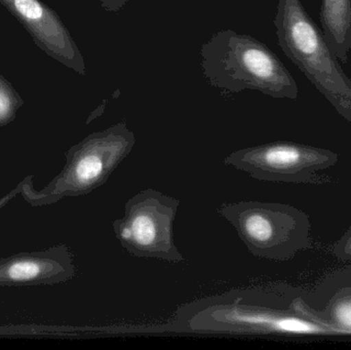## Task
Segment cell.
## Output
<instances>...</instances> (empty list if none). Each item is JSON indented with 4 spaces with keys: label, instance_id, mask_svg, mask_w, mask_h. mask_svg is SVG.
Instances as JSON below:
<instances>
[{
    "label": "cell",
    "instance_id": "cell-1",
    "mask_svg": "<svg viewBox=\"0 0 351 350\" xmlns=\"http://www.w3.org/2000/svg\"><path fill=\"white\" fill-rule=\"evenodd\" d=\"M200 57L204 77L223 92L250 90L276 99L298 98L292 74L269 47L250 35L219 31L202 45Z\"/></svg>",
    "mask_w": 351,
    "mask_h": 350
},
{
    "label": "cell",
    "instance_id": "cell-2",
    "mask_svg": "<svg viewBox=\"0 0 351 350\" xmlns=\"http://www.w3.org/2000/svg\"><path fill=\"white\" fill-rule=\"evenodd\" d=\"M274 26L285 55L351 123V78L300 0H278Z\"/></svg>",
    "mask_w": 351,
    "mask_h": 350
},
{
    "label": "cell",
    "instance_id": "cell-3",
    "mask_svg": "<svg viewBox=\"0 0 351 350\" xmlns=\"http://www.w3.org/2000/svg\"><path fill=\"white\" fill-rule=\"evenodd\" d=\"M135 144V133L125 121L90 134L68 150L63 170L43 190H35L28 178L22 195L32 205L90 195L108 181Z\"/></svg>",
    "mask_w": 351,
    "mask_h": 350
},
{
    "label": "cell",
    "instance_id": "cell-4",
    "mask_svg": "<svg viewBox=\"0 0 351 350\" xmlns=\"http://www.w3.org/2000/svg\"><path fill=\"white\" fill-rule=\"evenodd\" d=\"M217 213L234 227L247 251L258 258L288 261L311 244L306 214L286 203H224Z\"/></svg>",
    "mask_w": 351,
    "mask_h": 350
},
{
    "label": "cell",
    "instance_id": "cell-5",
    "mask_svg": "<svg viewBox=\"0 0 351 350\" xmlns=\"http://www.w3.org/2000/svg\"><path fill=\"white\" fill-rule=\"evenodd\" d=\"M179 199L154 188H146L128 199L125 213L112 222L113 232L125 252L137 258L181 263L174 238Z\"/></svg>",
    "mask_w": 351,
    "mask_h": 350
},
{
    "label": "cell",
    "instance_id": "cell-6",
    "mask_svg": "<svg viewBox=\"0 0 351 350\" xmlns=\"http://www.w3.org/2000/svg\"><path fill=\"white\" fill-rule=\"evenodd\" d=\"M337 162V153L331 150L280 141L235 150L223 162L260 181L321 184L327 180L317 173Z\"/></svg>",
    "mask_w": 351,
    "mask_h": 350
},
{
    "label": "cell",
    "instance_id": "cell-7",
    "mask_svg": "<svg viewBox=\"0 0 351 350\" xmlns=\"http://www.w3.org/2000/svg\"><path fill=\"white\" fill-rule=\"evenodd\" d=\"M0 3L26 29L39 49L80 75H86L84 55L55 10L41 0H0Z\"/></svg>",
    "mask_w": 351,
    "mask_h": 350
},
{
    "label": "cell",
    "instance_id": "cell-8",
    "mask_svg": "<svg viewBox=\"0 0 351 350\" xmlns=\"http://www.w3.org/2000/svg\"><path fill=\"white\" fill-rule=\"evenodd\" d=\"M76 267L65 245L0 258V286L57 285L75 277Z\"/></svg>",
    "mask_w": 351,
    "mask_h": 350
},
{
    "label": "cell",
    "instance_id": "cell-9",
    "mask_svg": "<svg viewBox=\"0 0 351 350\" xmlns=\"http://www.w3.org/2000/svg\"><path fill=\"white\" fill-rule=\"evenodd\" d=\"M324 37L339 61L348 63L351 49V0H322Z\"/></svg>",
    "mask_w": 351,
    "mask_h": 350
},
{
    "label": "cell",
    "instance_id": "cell-10",
    "mask_svg": "<svg viewBox=\"0 0 351 350\" xmlns=\"http://www.w3.org/2000/svg\"><path fill=\"white\" fill-rule=\"evenodd\" d=\"M24 104L22 97L18 94L10 82L0 74V127L12 123L16 113Z\"/></svg>",
    "mask_w": 351,
    "mask_h": 350
},
{
    "label": "cell",
    "instance_id": "cell-11",
    "mask_svg": "<svg viewBox=\"0 0 351 350\" xmlns=\"http://www.w3.org/2000/svg\"><path fill=\"white\" fill-rule=\"evenodd\" d=\"M328 318L346 330H351V294H341L328 308Z\"/></svg>",
    "mask_w": 351,
    "mask_h": 350
},
{
    "label": "cell",
    "instance_id": "cell-12",
    "mask_svg": "<svg viewBox=\"0 0 351 350\" xmlns=\"http://www.w3.org/2000/svg\"><path fill=\"white\" fill-rule=\"evenodd\" d=\"M333 253L340 260L351 261V227L336 242Z\"/></svg>",
    "mask_w": 351,
    "mask_h": 350
},
{
    "label": "cell",
    "instance_id": "cell-13",
    "mask_svg": "<svg viewBox=\"0 0 351 350\" xmlns=\"http://www.w3.org/2000/svg\"><path fill=\"white\" fill-rule=\"evenodd\" d=\"M107 12H119L127 5L130 0H99Z\"/></svg>",
    "mask_w": 351,
    "mask_h": 350
},
{
    "label": "cell",
    "instance_id": "cell-14",
    "mask_svg": "<svg viewBox=\"0 0 351 350\" xmlns=\"http://www.w3.org/2000/svg\"><path fill=\"white\" fill-rule=\"evenodd\" d=\"M24 185L25 181H23V182L21 183V184H19V186L16 187V189H14L12 192L8 193V195H5V197H2V199H0V210H1L2 208H3L4 205H5L6 203H8V201L14 197V195H18V193H21V195H22L23 189H24Z\"/></svg>",
    "mask_w": 351,
    "mask_h": 350
}]
</instances>
